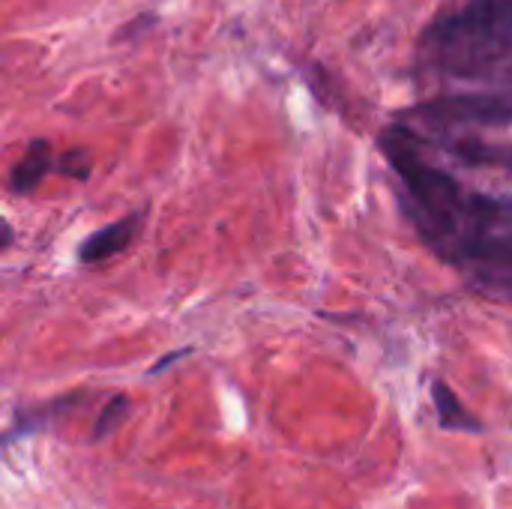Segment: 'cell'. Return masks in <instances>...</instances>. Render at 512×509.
<instances>
[{"mask_svg": "<svg viewBox=\"0 0 512 509\" xmlns=\"http://www.w3.org/2000/svg\"><path fill=\"white\" fill-rule=\"evenodd\" d=\"M381 153L402 180V204L420 237L450 264L495 288L512 273V201L459 186L429 165L408 126L381 135Z\"/></svg>", "mask_w": 512, "mask_h": 509, "instance_id": "obj_1", "label": "cell"}, {"mask_svg": "<svg viewBox=\"0 0 512 509\" xmlns=\"http://www.w3.org/2000/svg\"><path fill=\"white\" fill-rule=\"evenodd\" d=\"M423 57L450 78H486L512 60V0H465L441 12L426 36Z\"/></svg>", "mask_w": 512, "mask_h": 509, "instance_id": "obj_2", "label": "cell"}, {"mask_svg": "<svg viewBox=\"0 0 512 509\" xmlns=\"http://www.w3.org/2000/svg\"><path fill=\"white\" fill-rule=\"evenodd\" d=\"M432 126H459V123H501L512 120V93L495 96H453L438 99L420 111Z\"/></svg>", "mask_w": 512, "mask_h": 509, "instance_id": "obj_3", "label": "cell"}, {"mask_svg": "<svg viewBox=\"0 0 512 509\" xmlns=\"http://www.w3.org/2000/svg\"><path fill=\"white\" fill-rule=\"evenodd\" d=\"M141 225H144V210H138V213L126 216V219H117V222H111V225L93 231V234L81 243L78 261H81V264H102V261H111L114 255H120V252H126V249L132 246V240L138 237Z\"/></svg>", "mask_w": 512, "mask_h": 509, "instance_id": "obj_4", "label": "cell"}, {"mask_svg": "<svg viewBox=\"0 0 512 509\" xmlns=\"http://www.w3.org/2000/svg\"><path fill=\"white\" fill-rule=\"evenodd\" d=\"M51 162H54V150H51V144H48L45 138L30 141V147L24 150V156H21V159H18V165L12 168V177H9L12 192H18V195L33 192V189L42 183V177L51 171Z\"/></svg>", "mask_w": 512, "mask_h": 509, "instance_id": "obj_5", "label": "cell"}, {"mask_svg": "<svg viewBox=\"0 0 512 509\" xmlns=\"http://www.w3.org/2000/svg\"><path fill=\"white\" fill-rule=\"evenodd\" d=\"M432 402H435L441 429H447V432H483V423L459 402V396L444 381L432 384Z\"/></svg>", "mask_w": 512, "mask_h": 509, "instance_id": "obj_6", "label": "cell"}, {"mask_svg": "<svg viewBox=\"0 0 512 509\" xmlns=\"http://www.w3.org/2000/svg\"><path fill=\"white\" fill-rule=\"evenodd\" d=\"M78 402H81V396H63V399H57V402H51V405L33 408V411H21V414L15 417V426H12V432H9L6 438H18V435H30V432H36V429H45L54 417L72 411Z\"/></svg>", "mask_w": 512, "mask_h": 509, "instance_id": "obj_7", "label": "cell"}, {"mask_svg": "<svg viewBox=\"0 0 512 509\" xmlns=\"http://www.w3.org/2000/svg\"><path fill=\"white\" fill-rule=\"evenodd\" d=\"M129 417V399L126 396H114L96 417V426H93V441H105L111 432H117L123 426V420Z\"/></svg>", "mask_w": 512, "mask_h": 509, "instance_id": "obj_8", "label": "cell"}, {"mask_svg": "<svg viewBox=\"0 0 512 509\" xmlns=\"http://www.w3.org/2000/svg\"><path fill=\"white\" fill-rule=\"evenodd\" d=\"M57 171L66 174V177H75V180H87L90 171H93V156H90V150H84V147L66 150V153L57 159Z\"/></svg>", "mask_w": 512, "mask_h": 509, "instance_id": "obj_9", "label": "cell"}, {"mask_svg": "<svg viewBox=\"0 0 512 509\" xmlns=\"http://www.w3.org/2000/svg\"><path fill=\"white\" fill-rule=\"evenodd\" d=\"M12 240H15V231H12V225L0 216V249L12 246Z\"/></svg>", "mask_w": 512, "mask_h": 509, "instance_id": "obj_10", "label": "cell"}, {"mask_svg": "<svg viewBox=\"0 0 512 509\" xmlns=\"http://www.w3.org/2000/svg\"><path fill=\"white\" fill-rule=\"evenodd\" d=\"M492 291H495V294H501V297H507V300L512 303V273L507 276V279H501Z\"/></svg>", "mask_w": 512, "mask_h": 509, "instance_id": "obj_11", "label": "cell"}]
</instances>
